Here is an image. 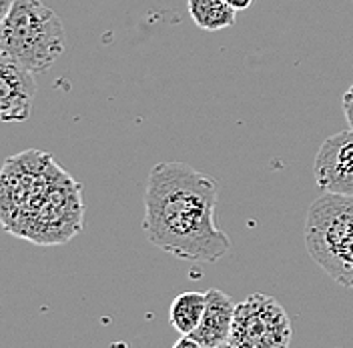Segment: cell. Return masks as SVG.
I'll use <instances>...</instances> for the list:
<instances>
[{
  "mask_svg": "<svg viewBox=\"0 0 353 348\" xmlns=\"http://www.w3.org/2000/svg\"><path fill=\"white\" fill-rule=\"evenodd\" d=\"M61 173L57 164L26 171L6 182L2 191L4 228L37 244H61L70 240L83 226V202L79 184L63 173L59 182L48 186Z\"/></svg>",
  "mask_w": 353,
  "mask_h": 348,
  "instance_id": "7a4b0ae2",
  "label": "cell"
},
{
  "mask_svg": "<svg viewBox=\"0 0 353 348\" xmlns=\"http://www.w3.org/2000/svg\"><path fill=\"white\" fill-rule=\"evenodd\" d=\"M219 184L185 162H159L145 182L143 232L157 248L191 262H217L231 239L215 222Z\"/></svg>",
  "mask_w": 353,
  "mask_h": 348,
  "instance_id": "6da1fadb",
  "label": "cell"
},
{
  "mask_svg": "<svg viewBox=\"0 0 353 348\" xmlns=\"http://www.w3.org/2000/svg\"><path fill=\"white\" fill-rule=\"evenodd\" d=\"M227 2H229L237 12H239V10H247V8L253 4V0H227Z\"/></svg>",
  "mask_w": 353,
  "mask_h": 348,
  "instance_id": "5bb4252c",
  "label": "cell"
},
{
  "mask_svg": "<svg viewBox=\"0 0 353 348\" xmlns=\"http://www.w3.org/2000/svg\"><path fill=\"white\" fill-rule=\"evenodd\" d=\"M187 8L193 22L207 32L231 28L237 21V10L227 0H187Z\"/></svg>",
  "mask_w": 353,
  "mask_h": 348,
  "instance_id": "9c48e42d",
  "label": "cell"
},
{
  "mask_svg": "<svg viewBox=\"0 0 353 348\" xmlns=\"http://www.w3.org/2000/svg\"><path fill=\"white\" fill-rule=\"evenodd\" d=\"M291 320L273 296L255 292L235 308V320L225 348H289Z\"/></svg>",
  "mask_w": 353,
  "mask_h": 348,
  "instance_id": "5b68a950",
  "label": "cell"
},
{
  "mask_svg": "<svg viewBox=\"0 0 353 348\" xmlns=\"http://www.w3.org/2000/svg\"><path fill=\"white\" fill-rule=\"evenodd\" d=\"M14 6V0H0V22L4 21Z\"/></svg>",
  "mask_w": 353,
  "mask_h": 348,
  "instance_id": "4fadbf2b",
  "label": "cell"
},
{
  "mask_svg": "<svg viewBox=\"0 0 353 348\" xmlns=\"http://www.w3.org/2000/svg\"><path fill=\"white\" fill-rule=\"evenodd\" d=\"M34 72L0 52V118L4 122H24L30 116L37 96Z\"/></svg>",
  "mask_w": 353,
  "mask_h": 348,
  "instance_id": "52a82bcc",
  "label": "cell"
},
{
  "mask_svg": "<svg viewBox=\"0 0 353 348\" xmlns=\"http://www.w3.org/2000/svg\"><path fill=\"white\" fill-rule=\"evenodd\" d=\"M173 348H203V345L199 342L197 338L193 336V334H183L179 340L175 342V347Z\"/></svg>",
  "mask_w": 353,
  "mask_h": 348,
  "instance_id": "7c38bea8",
  "label": "cell"
},
{
  "mask_svg": "<svg viewBox=\"0 0 353 348\" xmlns=\"http://www.w3.org/2000/svg\"><path fill=\"white\" fill-rule=\"evenodd\" d=\"M237 305L219 288L207 290V306L193 336L203 348H225L231 336Z\"/></svg>",
  "mask_w": 353,
  "mask_h": 348,
  "instance_id": "ba28073f",
  "label": "cell"
},
{
  "mask_svg": "<svg viewBox=\"0 0 353 348\" xmlns=\"http://www.w3.org/2000/svg\"><path fill=\"white\" fill-rule=\"evenodd\" d=\"M207 306V292H183L171 303L169 320L181 334H193L201 325Z\"/></svg>",
  "mask_w": 353,
  "mask_h": 348,
  "instance_id": "30bf717a",
  "label": "cell"
},
{
  "mask_svg": "<svg viewBox=\"0 0 353 348\" xmlns=\"http://www.w3.org/2000/svg\"><path fill=\"white\" fill-rule=\"evenodd\" d=\"M341 107H343V114H345V120H347L350 129L353 131V85L347 88V92L343 94Z\"/></svg>",
  "mask_w": 353,
  "mask_h": 348,
  "instance_id": "8fae6325",
  "label": "cell"
},
{
  "mask_svg": "<svg viewBox=\"0 0 353 348\" xmlns=\"http://www.w3.org/2000/svg\"><path fill=\"white\" fill-rule=\"evenodd\" d=\"M309 257L337 284L353 290V196L323 193L305 215Z\"/></svg>",
  "mask_w": 353,
  "mask_h": 348,
  "instance_id": "277c9868",
  "label": "cell"
},
{
  "mask_svg": "<svg viewBox=\"0 0 353 348\" xmlns=\"http://www.w3.org/2000/svg\"><path fill=\"white\" fill-rule=\"evenodd\" d=\"M65 50V24L41 0H14L10 14L0 22V52L28 68L44 72Z\"/></svg>",
  "mask_w": 353,
  "mask_h": 348,
  "instance_id": "3957f363",
  "label": "cell"
},
{
  "mask_svg": "<svg viewBox=\"0 0 353 348\" xmlns=\"http://www.w3.org/2000/svg\"><path fill=\"white\" fill-rule=\"evenodd\" d=\"M315 182L323 193L353 196V131L325 138L313 162Z\"/></svg>",
  "mask_w": 353,
  "mask_h": 348,
  "instance_id": "8992f818",
  "label": "cell"
}]
</instances>
